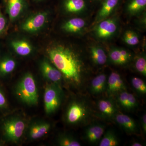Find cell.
Masks as SVG:
<instances>
[{"mask_svg":"<svg viewBox=\"0 0 146 146\" xmlns=\"http://www.w3.org/2000/svg\"><path fill=\"white\" fill-rule=\"evenodd\" d=\"M51 61L66 79L76 85L83 83L84 64L75 52L69 47L55 45L47 50Z\"/></svg>","mask_w":146,"mask_h":146,"instance_id":"cell-1","label":"cell"},{"mask_svg":"<svg viewBox=\"0 0 146 146\" xmlns=\"http://www.w3.org/2000/svg\"><path fill=\"white\" fill-rule=\"evenodd\" d=\"M16 94L24 103L29 105L36 104L38 96L36 82L31 74H26L18 84Z\"/></svg>","mask_w":146,"mask_h":146,"instance_id":"cell-2","label":"cell"},{"mask_svg":"<svg viewBox=\"0 0 146 146\" xmlns=\"http://www.w3.org/2000/svg\"><path fill=\"white\" fill-rule=\"evenodd\" d=\"M90 109L83 100L74 101L69 105L66 113L67 122L71 124L83 123L89 119Z\"/></svg>","mask_w":146,"mask_h":146,"instance_id":"cell-3","label":"cell"},{"mask_svg":"<svg viewBox=\"0 0 146 146\" xmlns=\"http://www.w3.org/2000/svg\"><path fill=\"white\" fill-rule=\"evenodd\" d=\"M61 92L54 86H48L45 89L44 95L45 109L47 114H50L56 110L61 102Z\"/></svg>","mask_w":146,"mask_h":146,"instance_id":"cell-4","label":"cell"},{"mask_svg":"<svg viewBox=\"0 0 146 146\" xmlns=\"http://www.w3.org/2000/svg\"><path fill=\"white\" fill-rule=\"evenodd\" d=\"M25 128V124L24 121L18 118L6 121L3 126L6 136L13 142H17L22 137Z\"/></svg>","mask_w":146,"mask_h":146,"instance_id":"cell-5","label":"cell"},{"mask_svg":"<svg viewBox=\"0 0 146 146\" xmlns=\"http://www.w3.org/2000/svg\"><path fill=\"white\" fill-rule=\"evenodd\" d=\"M48 14L47 12H40L31 16L25 20L22 25V29L27 32H36L45 25Z\"/></svg>","mask_w":146,"mask_h":146,"instance_id":"cell-6","label":"cell"},{"mask_svg":"<svg viewBox=\"0 0 146 146\" xmlns=\"http://www.w3.org/2000/svg\"><path fill=\"white\" fill-rule=\"evenodd\" d=\"M99 23L95 28L94 32L99 39L109 38L115 34L117 29V23L114 18H106Z\"/></svg>","mask_w":146,"mask_h":146,"instance_id":"cell-7","label":"cell"},{"mask_svg":"<svg viewBox=\"0 0 146 146\" xmlns=\"http://www.w3.org/2000/svg\"><path fill=\"white\" fill-rule=\"evenodd\" d=\"M106 89L108 94L115 95L126 91V88L119 74L116 72H112L108 79Z\"/></svg>","mask_w":146,"mask_h":146,"instance_id":"cell-8","label":"cell"},{"mask_svg":"<svg viewBox=\"0 0 146 146\" xmlns=\"http://www.w3.org/2000/svg\"><path fill=\"white\" fill-rule=\"evenodd\" d=\"M5 3L6 11L11 21L18 18L25 7L24 0H5Z\"/></svg>","mask_w":146,"mask_h":146,"instance_id":"cell-9","label":"cell"},{"mask_svg":"<svg viewBox=\"0 0 146 146\" xmlns=\"http://www.w3.org/2000/svg\"><path fill=\"white\" fill-rule=\"evenodd\" d=\"M41 70L44 76L50 81L57 83L62 80L63 75L60 71L48 61L45 60L42 62Z\"/></svg>","mask_w":146,"mask_h":146,"instance_id":"cell-10","label":"cell"},{"mask_svg":"<svg viewBox=\"0 0 146 146\" xmlns=\"http://www.w3.org/2000/svg\"><path fill=\"white\" fill-rule=\"evenodd\" d=\"M97 106L101 115L104 117H112L116 114L117 108L115 102L112 99L100 100L98 102Z\"/></svg>","mask_w":146,"mask_h":146,"instance_id":"cell-11","label":"cell"},{"mask_svg":"<svg viewBox=\"0 0 146 146\" xmlns=\"http://www.w3.org/2000/svg\"><path fill=\"white\" fill-rule=\"evenodd\" d=\"M109 57L110 60L114 64L123 65L130 61L131 55L130 52L124 49L115 48L110 50Z\"/></svg>","mask_w":146,"mask_h":146,"instance_id":"cell-12","label":"cell"},{"mask_svg":"<svg viewBox=\"0 0 146 146\" xmlns=\"http://www.w3.org/2000/svg\"><path fill=\"white\" fill-rule=\"evenodd\" d=\"M105 131L104 126L100 124H94L89 126L85 131V138L89 143H95L98 142Z\"/></svg>","mask_w":146,"mask_h":146,"instance_id":"cell-13","label":"cell"},{"mask_svg":"<svg viewBox=\"0 0 146 146\" xmlns=\"http://www.w3.org/2000/svg\"><path fill=\"white\" fill-rule=\"evenodd\" d=\"M114 117L116 122L128 133H135L137 131L138 128L136 123L129 116L122 113H118Z\"/></svg>","mask_w":146,"mask_h":146,"instance_id":"cell-14","label":"cell"},{"mask_svg":"<svg viewBox=\"0 0 146 146\" xmlns=\"http://www.w3.org/2000/svg\"><path fill=\"white\" fill-rule=\"evenodd\" d=\"M119 0H104L97 14L98 23L106 19L117 6Z\"/></svg>","mask_w":146,"mask_h":146,"instance_id":"cell-15","label":"cell"},{"mask_svg":"<svg viewBox=\"0 0 146 146\" xmlns=\"http://www.w3.org/2000/svg\"><path fill=\"white\" fill-rule=\"evenodd\" d=\"M86 25V22L81 18H75L66 21L62 26L63 30L70 33H77L82 30Z\"/></svg>","mask_w":146,"mask_h":146,"instance_id":"cell-16","label":"cell"},{"mask_svg":"<svg viewBox=\"0 0 146 146\" xmlns=\"http://www.w3.org/2000/svg\"><path fill=\"white\" fill-rule=\"evenodd\" d=\"M117 99L120 106L127 110L133 109L137 106V102L136 98L133 94L126 91L119 93Z\"/></svg>","mask_w":146,"mask_h":146,"instance_id":"cell-17","label":"cell"},{"mask_svg":"<svg viewBox=\"0 0 146 146\" xmlns=\"http://www.w3.org/2000/svg\"><path fill=\"white\" fill-rule=\"evenodd\" d=\"M63 7L68 13H80L86 9V3L85 0H64Z\"/></svg>","mask_w":146,"mask_h":146,"instance_id":"cell-18","label":"cell"},{"mask_svg":"<svg viewBox=\"0 0 146 146\" xmlns=\"http://www.w3.org/2000/svg\"><path fill=\"white\" fill-rule=\"evenodd\" d=\"M10 44L15 52L21 56H27L32 52V46L26 40L23 39L13 40L11 41Z\"/></svg>","mask_w":146,"mask_h":146,"instance_id":"cell-19","label":"cell"},{"mask_svg":"<svg viewBox=\"0 0 146 146\" xmlns=\"http://www.w3.org/2000/svg\"><path fill=\"white\" fill-rule=\"evenodd\" d=\"M107 81V76L105 74H100L95 77L91 82V93L98 95L103 92L106 89Z\"/></svg>","mask_w":146,"mask_h":146,"instance_id":"cell-20","label":"cell"},{"mask_svg":"<svg viewBox=\"0 0 146 146\" xmlns=\"http://www.w3.org/2000/svg\"><path fill=\"white\" fill-rule=\"evenodd\" d=\"M50 127V125L48 123H38L33 125L30 129V137L33 139L41 138L48 132Z\"/></svg>","mask_w":146,"mask_h":146,"instance_id":"cell-21","label":"cell"},{"mask_svg":"<svg viewBox=\"0 0 146 146\" xmlns=\"http://www.w3.org/2000/svg\"><path fill=\"white\" fill-rule=\"evenodd\" d=\"M90 53L93 62L96 65H104L107 62V55L101 47L92 46L90 48Z\"/></svg>","mask_w":146,"mask_h":146,"instance_id":"cell-22","label":"cell"},{"mask_svg":"<svg viewBox=\"0 0 146 146\" xmlns=\"http://www.w3.org/2000/svg\"><path fill=\"white\" fill-rule=\"evenodd\" d=\"M146 0H129L126 5V11L131 15H136L145 9Z\"/></svg>","mask_w":146,"mask_h":146,"instance_id":"cell-23","label":"cell"},{"mask_svg":"<svg viewBox=\"0 0 146 146\" xmlns=\"http://www.w3.org/2000/svg\"><path fill=\"white\" fill-rule=\"evenodd\" d=\"M15 60L9 57H4L0 60V75L5 76L12 72L16 67Z\"/></svg>","mask_w":146,"mask_h":146,"instance_id":"cell-24","label":"cell"},{"mask_svg":"<svg viewBox=\"0 0 146 146\" xmlns=\"http://www.w3.org/2000/svg\"><path fill=\"white\" fill-rule=\"evenodd\" d=\"M119 145L117 137L115 132L111 130H108L104 133L99 143L100 146H117Z\"/></svg>","mask_w":146,"mask_h":146,"instance_id":"cell-25","label":"cell"},{"mask_svg":"<svg viewBox=\"0 0 146 146\" xmlns=\"http://www.w3.org/2000/svg\"><path fill=\"white\" fill-rule=\"evenodd\" d=\"M123 39L127 44L131 46L138 44L140 41L138 35L131 30L125 32L123 36Z\"/></svg>","mask_w":146,"mask_h":146,"instance_id":"cell-26","label":"cell"},{"mask_svg":"<svg viewBox=\"0 0 146 146\" xmlns=\"http://www.w3.org/2000/svg\"><path fill=\"white\" fill-rule=\"evenodd\" d=\"M59 145L62 146H80L81 144L72 136L64 135L59 137L58 140Z\"/></svg>","mask_w":146,"mask_h":146,"instance_id":"cell-27","label":"cell"},{"mask_svg":"<svg viewBox=\"0 0 146 146\" xmlns=\"http://www.w3.org/2000/svg\"><path fill=\"white\" fill-rule=\"evenodd\" d=\"M135 68L137 72L146 76V59L145 56H139L136 57L135 61Z\"/></svg>","mask_w":146,"mask_h":146,"instance_id":"cell-28","label":"cell"},{"mask_svg":"<svg viewBox=\"0 0 146 146\" xmlns=\"http://www.w3.org/2000/svg\"><path fill=\"white\" fill-rule=\"evenodd\" d=\"M131 84L134 89L142 94L146 93V85L143 80L137 77H133L131 79Z\"/></svg>","mask_w":146,"mask_h":146,"instance_id":"cell-29","label":"cell"},{"mask_svg":"<svg viewBox=\"0 0 146 146\" xmlns=\"http://www.w3.org/2000/svg\"><path fill=\"white\" fill-rule=\"evenodd\" d=\"M7 28V20L0 9V37L4 34Z\"/></svg>","mask_w":146,"mask_h":146,"instance_id":"cell-30","label":"cell"},{"mask_svg":"<svg viewBox=\"0 0 146 146\" xmlns=\"http://www.w3.org/2000/svg\"><path fill=\"white\" fill-rule=\"evenodd\" d=\"M6 103V100L2 92L0 91V108L4 107Z\"/></svg>","mask_w":146,"mask_h":146,"instance_id":"cell-31","label":"cell"},{"mask_svg":"<svg viewBox=\"0 0 146 146\" xmlns=\"http://www.w3.org/2000/svg\"><path fill=\"white\" fill-rule=\"evenodd\" d=\"M141 125H142L143 130L144 132L146 133V114H144L142 116L141 119Z\"/></svg>","mask_w":146,"mask_h":146,"instance_id":"cell-32","label":"cell"},{"mask_svg":"<svg viewBox=\"0 0 146 146\" xmlns=\"http://www.w3.org/2000/svg\"><path fill=\"white\" fill-rule=\"evenodd\" d=\"M132 146H143L142 144L138 142H134L131 145Z\"/></svg>","mask_w":146,"mask_h":146,"instance_id":"cell-33","label":"cell"},{"mask_svg":"<svg viewBox=\"0 0 146 146\" xmlns=\"http://www.w3.org/2000/svg\"><path fill=\"white\" fill-rule=\"evenodd\" d=\"M36 1H42V0H36Z\"/></svg>","mask_w":146,"mask_h":146,"instance_id":"cell-34","label":"cell"},{"mask_svg":"<svg viewBox=\"0 0 146 146\" xmlns=\"http://www.w3.org/2000/svg\"><path fill=\"white\" fill-rule=\"evenodd\" d=\"M99 1H100V0H99Z\"/></svg>","mask_w":146,"mask_h":146,"instance_id":"cell-35","label":"cell"}]
</instances>
